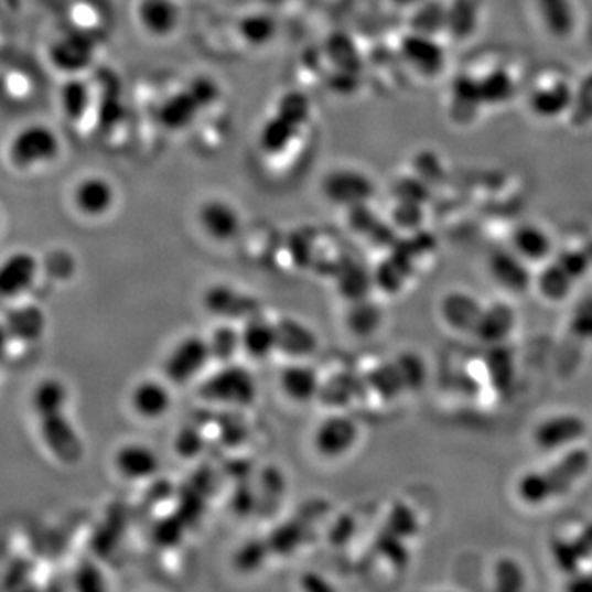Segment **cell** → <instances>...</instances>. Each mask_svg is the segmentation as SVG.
<instances>
[{"label": "cell", "mask_w": 592, "mask_h": 592, "mask_svg": "<svg viewBox=\"0 0 592 592\" xmlns=\"http://www.w3.org/2000/svg\"><path fill=\"white\" fill-rule=\"evenodd\" d=\"M524 56L512 50L493 49L477 55L464 68L487 116L504 112L520 103L530 69Z\"/></svg>", "instance_id": "1"}, {"label": "cell", "mask_w": 592, "mask_h": 592, "mask_svg": "<svg viewBox=\"0 0 592 592\" xmlns=\"http://www.w3.org/2000/svg\"><path fill=\"white\" fill-rule=\"evenodd\" d=\"M577 96V78L557 65L530 72L520 104L535 122L553 126L568 122Z\"/></svg>", "instance_id": "2"}, {"label": "cell", "mask_w": 592, "mask_h": 592, "mask_svg": "<svg viewBox=\"0 0 592 592\" xmlns=\"http://www.w3.org/2000/svg\"><path fill=\"white\" fill-rule=\"evenodd\" d=\"M591 453L583 448L568 451L553 466L527 473L517 484V494L527 505H543L570 493L590 471Z\"/></svg>", "instance_id": "3"}, {"label": "cell", "mask_w": 592, "mask_h": 592, "mask_svg": "<svg viewBox=\"0 0 592 592\" xmlns=\"http://www.w3.org/2000/svg\"><path fill=\"white\" fill-rule=\"evenodd\" d=\"M62 146L58 132L49 123H25L7 142V162L17 172H35L53 165L62 155Z\"/></svg>", "instance_id": "4"}, {"label": "cell", "mask_w": 592, "mask_h": 592, "mask_svg": "<svg viewBox=\"0 0 592 592\" xmlns=\"http://www.w3.org/2000/svg\"><path fill=\"white\" fill-rule=\"evenodd\" d=\"M528 17L543 39L557 45H570L584 29L581 0H525Z\"/></svg>", "instance_id": "5"}, {"label": "cell", "mask_w": 592, "mask_h": 592, "mask_svg": "<svg viewBox=\"0 0 592 592\" xmlns=\"http://www.w3.org/2000/svg\"><path fill=\"white\" fill-rule=\"evenodd\" d=\"M592 269V240L560 254L550 266L545 267L538 277V289L541 295L550 301L564 300L574 286L583 280Z\"/></svg>", "instance_id": "6"}, {"label": "cell", "mask_w": 592, "mask_h": 592, "mask_svg": "<svg viewBox=\"0 0 592 592\" xmlns=\"http://www.w3.org/2000/svg\"><path fill=\"white\" fill-rule=\"evenodd\" d=\"M132 17L147 39L166 42L182 29L185 6L182 0H136Z\"/></svg>", "instance_id": "7"}, {"label": "cell", "mask_w": 592, "mask_h": 592, "mask_svg": "<svg viewBox=\"0 0 592 592\" xmlns=\"http://www.w3.org/2000/svg\"><path fill=\"white\" fill-rule=\"evenodd\" d=\"M196 226L216 244H229L243 233L244 217L229 197L207 196L197 204Z\"/></svg>", "instance_id": "8"}, {"label": "cell", "mask_w": 592, "mask_h": 592, "mask_svg": "<svg viewBox=\"0 0 592 592\" xmlns=\"http://www.w3.org/2000/svg\"><path fill=\"white\" fill-rule=\"evenodd\" d=\"M201 394L219 403L247 407L256 401L259 386L247 367L229 363L206 380L201 387Z\"/></svg>", "instance_id": "9"}, {"label": "cell", "mask_w": 592, "mask_h": 592, "mask_svg": "<svg viewBox=\"0 0 592 592\" xmlns=\"http://www.w3.org/2000/svg\"><path fill=\"white\" fill-rule=\"evenodd\" d=\"M213 359L209 340L196 334L182 337L170 349L163 363V373L172 386H183L196 379Z\"/></svg>", "instance_id": "10"}, {"label": "cell", "mask_w": 592, "mask_h": 592, "mask_svg": "<svg viewBox=\"0 0 592 592\" xmlns=\"http://www.w3.org/2000/svg\"><path fill=\"white\" fill-rule=\"evenodd\" d=\"M96 46L95 39L82 30L65 32L53 39L50 43L49 60L56 72L68 76H79L95 62Z\"/></svg>", "instance_id": "11"}, {"label": "cell", "mask_w": 592, "mask_h": 592, "mask_svg": "<svg viewBox=\"0 0 592 592\" xmlns=\"http://www.w3.org/2000/svg\"><path fill=\"white\" fill-rule=\"evenodd\" d=\"M119 201L117 186L100 173L82 176L72 190V204L76 213L88 219H103L112 213Z\"/></svg>", "instance_id": "12"}, {"label": "cell", "mask_w": 592, "mask_h": 592, "mask_svg": "<svg viewBox=\"0 0 592 592\" xmlns=\"http://www.w3.org/2000/svg\"><path fill=\"white\" fill-rule=\"evenodd\" d=\"M359 437L356 420L347 415H331L314 428L313 448L326 460H340L356 448Z\"/></svg>", "instance_id": "13"}, {"label": "cell", "mask_w": 592, "mask_h": 592, "mask_svg": "<svg viewBox=\"0 0 592 592\" xmlns=\"http://www.w3.org/2000/svg\"><path fill=\"white\" fill-rule=\"evenodd\" d=\"M321 192L330 203L356 209L373 197L376 186L370 176L360 170L340 169L327 173Z\"/></svg>", "instance_id": "14"}, {"label": "cell", "mask_w": 592, "mask_h": 592, "mask_svg": "<svg viewBox=\"0 0 592 592\" xmlns=\"http://www.w3.org/2000/svg\"><path fill=\"white\" fill-rule=\"evenodd\" d=\"M112 464L117 476L129 483H143L159 473L162 461L150 444L130 441L117 448Z\"/></svg>", "instance_id": "15"}, {"label": "cell", "mask_w": 592, "mask_h": 592, "mask_svg": "<svg viewBox=\"0 0 592 592\" xmlns=\"http://www.w3.org/2000/svg\"><path fill=\"white\" fill-rule=\"evenodd\" d=\"M484 19V0H450V3H444V33L448 42H470L483 29Z\"/></svg>", "instance_id": "16"}, {"label": "cell", "mask_w": 592, "mask_h": 592, "mask_svg": "<svg viewBox=\"0 0 592 592\" xmlns=\"http://www.w3.org/2000/svg\"><path fill=\"white\" fill-rule=\"evenodd\" d=\"M66 408L40 415L39 421L42 424L43 441L49 450L58 458L62 463H73L78 460L82 451V441L76 433L69 418L65 415Z\"/></svg>", "instance_id": "17"}, {"label": "cell", "mask_w": 592, "mask_h": 592, "mask_svg": "<svg viewBox=\"0 0 592 592\" xmlns=\"http://www.w3.org/2000/svg\"><path fill=\"white\" fill-rule=\"evenodd\" d=\"M130 408L142 420H162L173 408L172 384L160 379L140 380L130 392Z\"/></svg>", "instance_id": "18"}, {"label": "cell", "mask_w": 592, "mask_h": 592, "mask_svg": "<svg viewBox=\"0 0 592 592\" xmlns=\"http://www.w3.org/2000/svg\"><path fill=\"white\" fill-rule=\"evenodd\" d=\"M39 276V260L30 252L10 254L0 262V300L25 295Z\"/></svg>", "instance_id": "19"}, {"label": "cell", "mask_w": 592, "mask_h": 592, "mask_svg": "<svg viewBox=\"0 0 592 592\" xmlns=\"http://www.w3.org/2000/svg\"><path fill=\"white\" fill-rule=\"evenodd\" d=\"M588 424L578 415H557L541 421L534 431V441L541 450H558L570 446L586 434Z\"/></svg>", "instance_id": "20"}, {"label": "cell", "mask_w": 592, "mask_h": 592, "mask_svg": "<svg viewBox=\"0 0 592 592\" xmlns=\"http://www.w3.org/2000/svg\"><path fill=\"white\" fill-rule=\"evenodd\" d=\"M489 272L502 289L520 295L531 286V272L515 250H495L489 257Z\"/></svg>", "instance_id": "21"}, {"label": "cell", "mask_w": 592, "mask_h": 592, "mask_svg": "<svg viewBox=\"0 0 592 592\" xmlns=\"http://www.w3.org/2000/svg\"><path fill=\"white\" fill-rule=\"evenodd\" d=\"M279 387L293 403L306 405L320 394V374L310 364L292 363L280 373Z\"/></svg>", "instance_id": "22"}, {"label": "cell", "mask_w": 592, "mask_h": 592, "mask_svg": "<svg viewBox=\"0 0 592 592\" xmlns=\"http://www.w3.org/2000/svg\"><path fill=\"white\" fill-rule=\"evenodd\" d=\"M279 349V327L262 316H250L240 330V351L254 360H266Z\"/></svg>", "instance_id": "23"}, {"label": "cell", "mask_w": 592, "mask_h": 592, "mask_svg": "<svg viewBox=\"0 0 592 592\" xmlns=\"http://www.w3.org/2000/svg\"><path fill=\"white\" fill-rule=\"evenodd\" d=\"M484 304L464 292H453L441 301L444 321L461 333L474 334L484 313Z\"/></svg>", "instance_id": "24"}, {"label": "cell", "mask_w": 592, "mask_h": 592, "mask_svg": "<svg viewBox=\"0 0 592 592\" xmlns=\"http://www.w3.org/2000/svg\"><path fill=\"white\" fill-rule=\"evenodd\" d=\"M515 321H517V314H515L514 308L504 301H497V303L484 308L483 316H481L473 336L489 344V346L491 344L504 343L514 331Z\"/></svg>", "instance_id": "25"}, {"label": "cell", "mask_w": 592, "mask_h": 592, "mask_svg": "<svg viewBox=\"0 0 592 592\" xmlns=\"http://www.w3.org/2000/svg\"><path fill=\"white\" fill-rule=\"evenodd\" d=\"M487 377L500 397H508L515 387V357L504 343L491 344L486 354Z\"/></svg>", "instance_id": "26"}, {"label": "cell", "mask_w": 592, "mask_h": 592, "mask_svg": "<svg viewBox=\"0 0 592 592\" xmlns=\"http://www.w3.org/2000/svg\"><path fill=\"white\" fill-rule=\"evenodd\" d=\"M512 244H514L515 252L521 259L530 260V262L547 259L551 254V246H553L550 236L535 224H524V226L517 227L514 237H512Z\"/></svg>", "instance_id": "27"}, {"label": "cell", "mask_w": 592, "mask_h": 592, "mask_svg": "<svg viewBox=\"0 0 592 592\" xmlns=\"http://www.w3.org/2000/svg\"><path fill=\"white\" fill-rule=\"evenodd\" d=\"M592 558V521L580 534L567 541L555 545V560L563 570L577 573L584 561Z\"/></svg>", "instance_id": "28"}, {"label": "cell", "mask_w": 592, "mask_h": 592, "mask_svg": "<svg viewBox=\"0 0 592 592\" xmlns=\"http://www.w3.org/2000/svg\"><path fill=\"white\" fill-rule=\"evenodd\" d=\"M60 110L68 120H82L92 106V92L79 76H69L60 89Z\"/></svg>", "instance_id": "29"}, {"label": "cell", "mask_w": 592, "mask_h": 592, "mask_svg": "<svg viewBox=\"0 0 592 592\" xmlns=\"http://www.w3.org/2000/svg\"><path fill=\"white\" fill-rule=\"evenodd\" d=\"M383 310L373 301L360 298L347 311L346 323L351 333L359 337H370L383 326Z\"/></svg>", "instance_id": "30"}, {"label": "cell", "mask_w": 592, "mask_h": 592, "mask_svg": "<svg viewBox=\"0 0 592 592\" xmlns=\"http://www.w3.org/2000/svg\"><path fill=\"white\" fill-rule=\"evenodd\" d=\"M69 394L58 379L42 380L32 394V407L36 417L68 407Z\"/></svg>", "instance_id": "31"}, {"label": "cell", "mask_w": 592, "mask_h": 592, "mask_svg": "<svg viewBox=\"0 0 592 592\" xmlns=\"http://www.w3.org/2000/svg\"><path fill=\"white\" fill-rule=\"evenodd\" d=\"M72 592H110L106 570L93 561H83L75 568L69 581Z\"/></svg>", "instance_id": "32"}, {"label": "cell", "mask_w": 592, "mask_h": 592, "mask_svg": "<svg viewBox=\"0 0 592 592\" xmlns=\"http://www.w3.org/2000/svg\"><path fill=\"white\" fill-rule=\"evenodd\" d=\"M527 591V574L524 567L512 558H502L494 570V592Z\"/></svg>", "instance_id": "33"}, {"label": "cell", "mask_w": 592, "mask_h": 592, "mask_svg": "<svg viewBox=\"0 0 592 592\" xmlns=\"http://www.w3.org/2000/svg\"><path fill=\"white\" fill-rule=\"evenodd\" d=\"M568 122L578 127L592 126V72L577 78V96Z\"/></svg>", "instance_id": "34"}, {"label": "cell", "mask_w": 592, "mask_h": 592, "mask_svg": "<svg viewBox=\"0 0 592 592\" xmlns=\"http://www.w3.org/2000/svg\"><path fill=\"white\" fill-rule=\"evenodd\" d=\"M209 344L213 359L229 364L233 356L240 351V330H234L230 326L219 327L213 337H209Z\"/></svg>", "instance_id": "35"}, {"label": "cell", "mask_w": 592, "mask_h": 592, "mask_svg": "<svg viewBox=\"0 0 592 592\" xmlns=\"http://www.w3.org/2000/svg\"><path fill=\"white\" fill-rule=\"evenodd\" d=\"M570 330L581 341H592V297L583 298L571 313Z\"/></svg>", "instance_id": "36"}, {"label": "cell", "mask_w": 592, "mask_h": 592, "mask_svg": "<svg viewBox=\"0 0 592 592\" xmlns=\"http://www.w3.org/2000/svg\"><path fill=\"white\" fill-rule=\"evenodd\" d=\"M567 592H592V571L590 573H578L568 583Z\"/></svg>", "instance_id": "37"}, {"label": "cell", "mask_w": 592, "mask_h": 592, "mask_svg": "<svg viewBox=\"0 0 592 592\" xmlns=\"http://www.w3.org/2000/svg\"><path fill=\"white\" fill-rule=\"evenodd\" d=\"M441 592H453V591H441Z\"/></svg>", "instance_id": "38"}, {"label": "cell", "mask_w": 592, "mask_h": 592, "mask_svg": "<svg viewBox=\"0 0 592 592\" xmlns=\"http://www.w3.org/2000/svg\"><path fill=\"white\" fill-rule=\"evenodd\" d=\"M150 592H155V591H150Z\"/></svg>", "instance_id": "39"}]
</instances>
